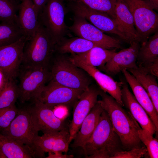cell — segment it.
Instances as JSON below:
<instances>
[{
	"instance_id": "1",
	"label": "cell",
	"mask_w": 158,
	"mask_h": 158,
	"mask_svg": "<svg viewBox=\"0 0 158 158\" xmlns=\"http://www.w3.org/2000/svg\"><path fill=\"white\" fill-rule=\"evenodd\" d=\"M99 95L101 99L98 102L107 113L113 130L120 138L123 150H129L145 146L138 133L140 126L130 112L100 88Z\"/></svg>"
},
{
	"instance_id": "2",
	"label": "cell",
	"mask_w": 158,
	"mask_h": 158,
	"mask_svg": "<svg viewBox=\"0 0 158 158\" xmlns=\"http://www.w3.org/2000/svg\"><path fill=\"white\" fill-rule=\"evenodd\" d=\"M82 150L85 158H112L116 153L124 150L120 138L114 130L104 110Z\"/></svg>"
},
{
	"instance_id": "3",
	"label": "cell",
	"mask_w": 158,
	"mask_h": 158,
	"mask_svg": "<svg viewBox=\"0 0 158 158\" xmlns=\"http://www.w3.org/2000/svg\"><path fill=\"white\" fill-rule=\"evenodd\" d=\"M39 23L35 32L25 42L22 64L48 67L54 52L55 44L49 32Z\"/></svg>"
},
{
	"instance_id": "4",
	"label": "cell",
	"mask_w": 158,
	"mask_h": 158,
	"mask_svg": "<svg viewBox=\"0 0 158 158\" xmlns=\"http://www.w3.org/2000/svg\"><path fill=\"white\" fill-rule=\"evenodd\" d=\"M55 53L56 55L50 70L51 80L64 86L83 91L92 84V78L85 70L74 64L69 57Z\"/></svg>"
},
{
	"instance_id": "5",
	"label": "cell",
	"mask_w": 158,
	"mask_h": 158,
	"mask_svg": "<svg viewBox=\"0 0 158 158\" xmlns=\"http://www.w3.org/2000/svg\"><path fill=\"white\" fill-rule=\"evenodd\" d=\"M2 131L3 135L28 147L36 158L45 157L35 145L39 131L34 125L28 106L18 109L16 116L9 126Z\"/></svg>"
},
{
	"instance_id": "6",
	"label": "cell",
	"mask_w": 158,
	"mask_h": 158,
	"mask_svg": "<svg viewBox=\"0 0 158 158\" xmlns=\"http://www.w3.org/2000/svg\"><path fill=\"white\" fill-rule=\"evenodd\" d=\"M17 78L21 103L38 99L44 88L51 80L48 67L35 66L22 64Z\"/></svg>"
},
{
	"instance_id": "7",
	"label": "cell",
	"mask_w": 158,
	"mask_h": 158,
	"mask_svg": "<svg viewBox=\"0 0 158 158\" xmlns=\"http://www.w3.org/2000/svg\"><path fill=\"white\" fill-rule=\"evenodd\" d=\"M65 0H48L38 16L39 22L50 33L55 45L70 34L65 16L68 11Z\"/></svg>"
},
{
	"instance_id": "8",
	"label": "cell",
	"mask_w": 158,
	"mask_h": 158,
	"mask_svg": "<svg viewBox=\"0 0 158 158\" xmlns=\"http://www.w3.org/2000/svg\"><path fill=\"white\" fill-rule=\"evenodd\" d=\"M133 17L138 41L142 43L157 31L158 14L143 0H123Z\"/></svg>"
},
{
	"instance_id": "9",
	"label": "cell",
	"mask_w": 158,
	"mask_h": 158,
	"mask_svg": "<svg viewBox=\"0 0 158 158\" xmlns=\"http://www.w3.org/2000/svg\"><path fill=\"white\" fill-rule=\"evenodd\" d=\"M68 10L82 17L102 31L115 34L128 43V40L120 30L116 21L107 14L90 8L79 1H68Z\"/></svg>"
},
{
	"instance_id": "10",
	"label": "cell",
	"mask_w": 158,
	"mask_h": 158,
	"mask_svg": "<svg viewBox=\"0 0 158 158\" xmlns=\"http://www.w3.org/2000/svg\"><path fill=\"white\" fill-rule=\"evenodd\" d=\"M31 102L28 107L34 125L39 131L47 134L69 128V123L66 119L59 118L55 115L54 108L37 99Z\"/></svg>"
},
{
	"instance_id": "11",
	"label": "cell",
	"mask_w": 158,
	"mask_h": 158,
	"mask_svg": "<svg viewBox=\"0 0 158 158\" xmlns=\"http://www.w3.org/2000/svg\"><path fill=\"white\" fill-rule=\"evenodd\" d=\"M73 21L72 25L68 28L78 37L107 49L121 48L120 40L105 34L84 18L74 15Z\"/></svg>"
},
{
	"instance_id": "12",
	"label": "cell",
	"mask_w": 158,
	"mask_h": 158,
	"mask_svg": "<svg viewBox=\"0 0 158 158\" xmlns=\"http://www.w3.org/2000/svg\"><path fill=\"white\" fill-rule=\"evenodd\" d=\"M84 91L72 89L51 80L42 90L38 99L53 108L73 106Z\"/></svg>"
},
{
	"instance_id": "13",
	"label": "cell",
	"mask_w": 158,
	"mask_h": 158,
	"mask_svg": "<svg viewBox=\"0 0 158 158\" xmlns=\"http://www.w3.org/2000/svg\"><path fill=\"white\" fill-rule=\"evenodd\" d=\"M27 40L24 36L11 44L0 47V70L9 80H16L17 78Z\"/></svg>"
},
{
	"instance_id": "14",
	"label": "cell",
	"mask_w": 158,
	"mask_h": 158,
	"mask_svg": "<svg viewBox=\"0 0 158 158\" xmlns=\"http://www.w3.org/2000/svg\"><path fill=\"white\" fill-rule=\"evenodd\" d=\"M100 89L99 87L92 83L83 91L74 105L73 118L69 125L70 143L79 130L84 119L97 102Z\"/></svg>"
},
{
	"instance_id": "15",
	"label": "cell",
	"mask_w": 158,
	"mask_h": 158,
	"mask_svg": "<svg viewBox=\"0 0 158 158\" xmlns=\"http://www.w3.org/2000/svg\"><path fill=\"white\" fill-rule=\"evenodd\" d=\"M69 57L74 64L85 70L94 79L102 90L108 93L123 107L121 97V80L120 82L115 81L110 76L102 72L96 67L88 65L71 56Z\"/></svg>"
},
{
	"instance_id": "16",
	"label": "cell",
	"mask_w": 158,
	"mask_h": 158,
	"mask_svg": "<svg viewBox=\"0 0 158 158\" xmlns=\"http://www.w3.org/2000/svg\"><path fill=\"white\" fill-rule=\"evenodd\" d=\"M121 80V97L123 107L128 110L142 129L152 135L155 134V126L149 115L130 91L126 81L122 79Z\"/></svg>"
},
{
	"instance_id": "17",
	"label": "cell",
	"mask_w": 158,
	"mask_h": 158,
	"mask_svg": "<svg viewBox=\"0 0 158 158\" xmlns=\"http://www.w3.org/2000/svg\"><path fill=\"white\" fill-rule=\"evenodd\" d=\"M140 46L138 42L135 41L128 48L116 52L106 63L104 71L115 75L123 69L138 67L137 59Z\"/></svg>"
},
{
	"instance_id": "18",
	"label": "cell",
	"mask_w": 158,
	"mask_h": 158,
	"mask_svg": "<svg viewBox=\"0 0 158 158\" xmlns=\"http://www.w3.org/2000/svg\"><path fill=\"white\" fill-rule=\"evenodd\" d=\"M69 128L50 134L39 136L35 145L40 152L45 156V153L56 151L67 152L70 142Z\"/></svg>"
},
{
	"instance_id": "19",
	"label": "cell",
	"mask_w": 158,
	"mask_h": 158,
	"mask_svg": "<svg viewBox=\"0 0 158 158\" xmlns=\"http://www.w3.org/2000/svg\"><path fill=\"white\" fill-rule=\"evenodd\" d=\"M126 80L129 85L136 100L146 112L153 123L156 135L158 133V112L149 95L135 78L126 69L123 70Z\"/></svg>"
},
{
	"instance_id": "20",
	"label": "cell",
	"mask_w": 158,
	"mask_h": 158,
	"mask_svg": "<svg viewBox=\"0 0 158 158\" xmlns=\"http://www.w3.org/2000/svg\"><path fill=\"white\" fill-rule=\"evenodd\" d=\"M104 109L97 102L84 119L80 128L73 140L70 147L73 149L80 148L82 150L90 138L99 122Z\"/></svg>"
},
{
	"instance_id": "21",
	"label": "cell",
	"mask_w": 158,
	"mask_h": 158,
	"mask_svg": "<svg viewBox=\"0 0 158 158\" xmlns=\"http://www.w3.org/2000/svg\"><path fill=\"white\" fill-rule=\"evenodd\" d=\"M18 23L28 40L37 30L38 16L32 0H20L18 11Z\"/></svg>"
},
{
	"instance_id": "22",
	"label": "cell",
	"mask_w": 158,
	"mask_h": 158,
	"mask_svg": "<svg viewBox=\"0 0 158 158\" xmlns=\"http://www.w3.org/2000/svg\"><path fill=\"white\" fill-rule=\"evenodd\" d=\"M115 11L116 21L118 27L128 40L131 44L134 41H138L134 19L127 5L123 0H117Z\"/></svg>"
},
{
	"instance_id": "23",
	"label": "cell",
	"mask_w": 158,
	"mask_h": 158,
	"mask_svg": "<svg viewBox=\"0 0 158 158\" xmlns=\"http://www.w3.org/2000/svg\"><path fill=\"white\" fill-rule=\"evenodd\" d=\"M116 49H110L96 46L85 52L71 54L70 56L88 65L99 67L104 71L106 63L116 53Z\"/></svg>"
},
{
	"instance_id": "24",
	"label": "cell",
	"mask_w": 158,
	"mask_h": 158,
	"mask_svg": "<svg viewBox=\"0 0 158 158\" xmlns=\"http://www.w3.org/2000/svg\"><path fill=\"white\" fill-rule=\"evenodd\" d=\"M96 46H99L80 37H65L55 45L54 52L61 54H77L86 52Z\"/></svg>"
},
{
	"instance_id": "25",
	"label": "cell",
	"mask_w": 158,
	"mask_h": 158,
	"mask_svg": "<svg viewBox=\"0 0 158 158\" xmlns=\"http://www.w3.org/2000/svg\"><path fill=\"white\" fill-rule=\"evenodd\" d=\"M0 158H31L36 157L28 147L0 133Z\"/></svg>"
},
{
	"instance_id": "26",
	"label": "cell",
	"mask_w": 158,
	"mask_h": 158,
	"mask_svg": "<svg viewBox=\"0 0 158 158\" xmlns=\"http://www.w3.org/2000/svg\"><path fill=\"white\" fill-rule=\"evenodd\" d=\"M145 89L158 112V85L157 78L141 67L126 69Z\"/></svg>"
},
{
	"instance_id": "27",
	"label": "cell",
	"mask_w": 158,
	"mask_h": 158,
	"mask_svg": "<svg viewBox=\"0 0 158 158\" xmlns=\"http://www.w3.org/2000/svg\"><path fill=\"white\" fill-rule=\"evenodd\" d=\"M141 44L137 59L138 66L145 68L158 60V32Z\"/></svg>"
},
{
	"instance_id": "28",
	"label": "cell",
	"mask_w": 158,
	"mask_h": 158,
	"mask_svg": "<svg viewBox=\"0 0 158 158\" xmlns=\"http://www.w3.org/2000/svg\"><path fill=\"white\" fill-rule=\"evenodd\" d=\"M24 36L18 23H0V47L11 44Z\"/></svg>"
},
{
	"instance_id": "29",
	"label": "cell",
	"mask_w": 158,
	"mask_h": 158,
	"mask_svg": "<svg viewBox=\"0 0 158 158\" xmlns=\"http://www.w3.org/2000/svg\"><path fill=\"white\" fill-rule=\"evenodd\" d=\"M20 2L16 0H0V22H18V15Z\"/></svg>"
},
{
	"instance_id": "30",
	"label": "cell",
	"mask_w": 158,
	"mask_h": 158,
	"mask_svg": "<svg viewBox=\"0 0 158 158\" xmlns=\"http://www.w3.org/2000/svg\"><path fill=\"white\" fill-rule=\"evenodd\" d=\"M19 96L16 80H9L5 87L0 92V109L15 104Z\"/></svg>"
},
{
	"instance_id": "31",
	"label": "cell",
	"mask_w": 158,
	"mask_h": 158,
	"mask_svg": "<svg viewBox=\"0 0 158 158\" xmlns=\"http://www.w3.org/2000/svg\"><path fill=\"white\" fill-rule=\"evenodd\" d=\"M79 1L92 9L102 12L116 21L115 8L117 0H68Z\"/></svg>"
},
{
	"instance_id": "32",
	"label": "cell",
	"mask_w": 158,
	"mask_h": 158,
	"mask_svg": "<svg viewBox=\"0 0 158 158\" xmlns=\"http://www.w3.org/2000/svg\"><path fill=\"white\" fill-rule=\"evenodd\" d=\"M139 138L147 150L151 158H158V140L149 132L140 126L138 129Z\"/></svg>"
},
{
	"instance_id": "33",
	"label": "cell",
	"mask_w": 158,
	"mask_h": 158,
	"mask_svg": "<svg viewBox=\"0 0 158 158\" xmlns=\"http://www.w3.org/2000/svg\"><path fill=\"white\" fill-rule=\"evenodd\" d=\"M18 111L15 104L0 109V129L8 128L16 116Z\"/></svg>"
},
{
	"instance_id": "34",
	"label": "cell",
	"mask_w": 158,
	"mask_h": 158,
	"mask_svg": "<svg viewBox=\"0 0 158 158\" xmlns=\"http://www.w3.org/2000/svg\"><path fill=\"white\" fill-rule=\"evenodd\" d=\"M148 153L145 146L129 150H123L116 153L112 158H140L143 157Z\"/></svg>"
},
{
	"instance_id": "35",
	"label": "cell",
	"mask_w": 158,
	"mask_h": 158,
	"mask_svg": "<svg viewBox=\"0 0 158 158\" xmlns=\"http://www.w3.org/2000/svg\"><path fill=\"white\" fill-rule=\"evenodd\" d=\"M68 107L63 106L55 107L53 110L55 115L61 119H66L68 114Z\"/></svg>"
},
{
	"instance_id": "36",
	"label": "cell",
	"mask_w": 158,
	"mask_h": 158,
	"mask_svg": "<svg viewBox=\"0 0 158 158\" xmlns=\"http://www.w3.org/2000/svg\"><path fill=\"white\" fill-rule=\"evenodd\" d=\"M74 157L73 154H63L62 152L56 151L53 152H49L48 156L46 158H73Z\"/></svg>"
},
{
	"instance_id": "37",
	"label": "cell",
	"mask_w": 158,
	"mask_h": 158,
	"mask_svg": "<svg viewBox=\"0 0 158 158\" xmlns=\"http://www.w3.org/2000/svg\"><path fill=\"white\" fill-rule=\"evenodd\" d=\"M35 7L38 16L42 11L48 0H32Z\"/></svg>"
},
{
	"instance_id": "38",
	"label": "cell",
	"mask_w": 158,
	"mask_h": 158,
	"mask_svg": "<svg viewBox=\"0 0 158 158\" xmlns=\"http://www.w3.org/2000/svg\"><path fill=\"white\" fill-rule=\"evenodd\" d=\"M9 80L0 70V92L6 86Z\"/></svg>"
},
{
	"instance_id": "39",
	"label": "cell",
	"mask_w": 158,
	"mask_h": 158,
	"mask_svg": "<svg viewBox=\"0 0 158 158\" xmlns=\"http://www.w3.org/2000/svg\"><path fill=\"white\" fill-rule=\"evenodd\" d=\"M143 1L153 10L158 11V0H143Z\"/></svg>"
},
{
	"instance_id": "40",
	"label": "cell",
	"mask_w": 158,
	"mask_h": 158,
	"mask_svg": "<svg viewBox=\"0 0 158 158\" xmlns=\"http://www.w3.org/2000/svg\"><path fill=\"white\" fill-rule=\"evenodd\" d=\"M16 0L19 2H20V0Z\"/></svg>"
}]
</instances>
